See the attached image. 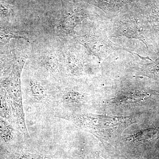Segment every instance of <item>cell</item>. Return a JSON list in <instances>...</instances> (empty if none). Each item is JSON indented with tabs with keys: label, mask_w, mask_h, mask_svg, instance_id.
I'll return each instance as SVG.
<instances>
[{
	"label": "cell",
	"mask_w": 159,
	"mask_h": 159,
	"mask_svg": "<svg viewBox=\"0 0 159 159\" xmlns=\"http://www.w3.org/2000/svg\"><path fill=\"white\" fill-rule=\"evenodd\" d=\"M12 129L4 118L0 116V137L6 142L10 141L12 138Z\"/></svg>",
	"instance_id": "obj_9"
},
{
	"label": "cell",
	"mask_w": 159,
	"mask_h": 159,
	"mask_svg": "<svg viewBox=\"0 0 159 159\" xmlns=\"http://www.w3.org/2000/svg\"><path fill=\"white\" fill-rule=\"evenodd\" d=\"M9 109L7 100L3 95H0V116L6 118L9 116Z\"/></svg>",
	"instance_id": "obj_11"
},
{
	"label": "cell",
	"mask_w": 159,
	"mask_h": 159,
	"mask_svg": "<svg viewBox=\"0 0 159 159\" xmlns=\"http://www.w3.org/2000/svg\"><path fill=\"white\" fill-rule=\"evenodd\" d=\"M25 63V59L19 63L13 74L6 80L5 87L11 99L19 129L25 137H29L30 135L27 129L25 119L21 86V75Z\"/></svg>",
	"instance_id": "obj_2"
},
{
	"label": "cell",
	"mask_w": 159,
	"mask_h": 159,
	"mask_svg": "<svg viewBox=\"0 0 159 159\" xmlns=\"http://www.w3.org/2000/svg\"><path fill=\"white\" fill-rule=\"evenodd\" d=\"M83 99V95L76 92L70 91L66 92L62 97V100L66 103H75L81 101Z\"/></svg>",
	"instance_id": "obj_10"
},
{
	"label": "cell",
	"mask_w": 159,
	"mask_h": 159,
	"mask_svg": "<svg viewBox=\"0 0 159 159\" xmlns=\"http://www.w3.org/2000/svg\"><path fill=\"white\" fill-rule=\"evenodd\" d=\"M67 64L71 73L78 75L83 71V65L80 59L75 54L70 53L67 56Z\"/></svg>",
	"instance_id": "obj_7"
},
{
	"label": "cell",
	"mask_w": 159,
	"mask_h": 159,
	"mask_svg": "<svg viewBox=\"0 0 159 159\" xmlns=\"http://www.w3.org/2000/svg\"><path fill=\"white\" fill-rule=\"evenodd\" d=\"M65 118L105 141L114 140L131 122L130 119L127 117L93 114L66 116Z\"/></svg>",
	"instance_id": "obj_1"
},
{
	"label": "cell",
	"mask_w": 159,
	"mask_h": 159,
	"mask_svg": "<svg viewBox=\"0 0 159 159\" xmlns=\"http://www.w3.org/2000/svg\"><path fill=\"white\" fill-rule=\"evenodd\" d=\"M93 159H102V158H101L99 157H97V158H94Z\"/></svg>",
	"instance_id": "obj_14"
},
{
	"label": "cell",
	"mask_w": 159,
	"mask_h": 159,
	"mask_svg": "<svg viewBox=\"0 0 159 159\" xmlns=\"http://www.w3.org/2000/svg\"><path fill=\"white\" fill-rule=\"evenodd\" d=\"M29 92L31 98L37 102H43L48 97L47 91L43 86L38 81L31 80L29 84Z\"/></svg>",
	"instance_id": "obj_6"
},
{
	"label": "cell",
	"mask_w": 159,
	"mask_h": 159,
	"mask_svg": "<svg viewBox=\"0 0 159 159\" xmlns=\"http://www.w3.org/2000/svg\"><path fill=\"white\" fill-rule=\"evenodd\" d=\"M78 41L90 52L99 58L106 56L115 50V46L101 33H88L80 36Z\"/></svg>",
	"instance_id": "obj_3"
},
{
	"label": "cell",
	"mask_w": 159,
	"mask_h": 159,
	"mask_svg": "<svg viewBox=\"0 0 159 159\" xmlns=\"http://www.w3.org/2000/svg\"><path fill=\"white\" fill-rule=\"evenodd\" d=\"M159 138V129L153 128L145 129L129 139V141L137 143H145L152 142Z\"/></svg>",
	"instance_id": "obj_5"
},
{
	"label": "cell",
	"mask_w": 159,
	"mask_h": 159,
	"mask_svg": "<svg viewBox=\"0 0 159 159\" xmlns=\"http://www.w3.org/2000/svg\"><path fill=\"white\" fill-rule=\"evenodd\" d=\"M42 63L43 65L51 73H56L58 70V60L54 54H48L43 56Z\"/></svg>",
	"instance_id": "obj_8"
},
{
	"label": "cell",
	"mask_w": 159,
	"mask_h": 159,
	"mask_svg": "<svg viewBox=\"0 0 159 159\" xmlns=\"http://www.w3.org/2000/svg\"><path fill=\"white\" fill-rule=\"evenodd\" d=\"M145 159L144 158H137V159ZM151 159H159V157H155Z\"/></svg>",
	"instance_id": "obj_13"
},
{
	"label": "cell",
	"mask_w": 159,
	"mask_h": 159,
	"mask_svg": "<svg viewBox=\"0 0 159 159\" xmlns=\"http://www.w3.org/2000/svg\"><path fill=\"white\" fill-rule=\"evenodd\" d=\"M86 17L82 12H76L65 18L60 25V28L66 33H70L74 31L75 27L81 22Z\"/></svg>",
	"instance_id": "obj_4"
},
{
	"label": "cell",
	"mask_w": 159,
	"mask_h": 159,
	"mask_svg": "<svg viewBox=\"0 0 159 159\" xmlns=\"http://www.w3.org/2000/svg\"><path fill=\"white\" fill-rule=\"evenodd\" d=\"M22 159H45L42 155L37 153H28L22 157Z\"/></svg>",
	"instance_id": "obj_12"
}]
</instances>
